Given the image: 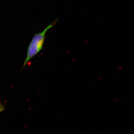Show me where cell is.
<instances>
[{
	"label": "cell",
	"mask_w": 134,
	"mask_h": 134,
	"mask_svg": "<svg viewBox=\"0 0 134 134\" xmlns=\"http://www.w3.org/2000/svg\"><path fill=\"white\" fill-rule=\"evenodd\" d=\"M58 19L47 26L43 31L36 34L34 36L27 50L26 59L24 63L23 68L26 66L27 63L35 55L38 54L42 50L44 43L47 32L56 24Z\"/></svg>",
	"instance_id": "cell-1"
},
{
	"label": "cell",
	"mask_w": 134,
	"mask_h": 134,
	"mask_svg": "<svg viewBox=\"0 0 134 134\" xmlns=\"http://www.w3.org/2000/svg\"><path fill=\"white\" fill-rule=\"evenodd\" d=\"M4 107L3 105L0 103V112L4 110Z\"/></svg>",
	"instance_id": "cell-2"
}]
</instances>
